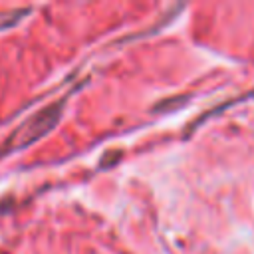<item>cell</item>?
Masks as SVG:
<instances>
[{"label":"cell","instance_id":"6da1fadb","mask_svg":"<svg viewBox=\"0 0 254 254\" xmlns=\"http://www.w3.org/2000/svg\"><path fill=\"white\" fill-rule=\"evenodd\" d=\"M62 109H64V99H58V101L50 103L48 107L40 109L36 115H32L28 121H24V123L6 139L2 153L28 147L30 143H34V141H38L40 137H44V135L60 121Z\"/></svg>","mask_w":254,"mask_h":254},{"label":"cell","instance_id":"7a4b0ae2","mask_svg":"<svg viewBox=\"0 0 254 254\" xmlns=\"http://www.w3.org/2000/svg\"><path fill=\"white\" fill-rule=\"evenodd\" d=\"M24 14H28V10H10V12H0V30H6L10 26H14Z\"/></svg>","mask_w":254,"mask_h":254}]
</instances>
